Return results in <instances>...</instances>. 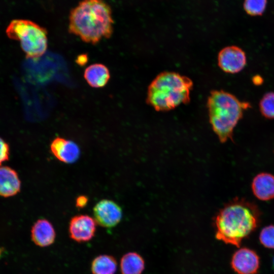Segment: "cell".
I'll use <instances>...</instances> for the list:
<instances>
[{"label": "cell", "mask_w": 274, "mask_h": 274, "mask_svg": "<svg viewBox=\"0 0 274 274\" xmlns=\"http://www.w3.org/2000/svg\"><path fill=\"white\" fill-rule=\"evenodd\" d=\"M259 210L253 203L235 198L227 203L214 219L216 237L239 247L244 238L257 227Z\"/></svg>", "instance_id": "cell-1"}, {"label": "cell", "mask_w": 274, "mask_h": 274, "mask_svg": "<svg viewBox=\"0 0 274 274\" xmlns=\"http://www.w3.org/2000/svg\"><path fill=\"white\" fill-rule=\"evenodd\" d=\"M111 10L103 0H83L69 17V31L83 41L95 44L113 32Z\"/></svg>", "instance_id": "cell-2"}, {"label": "cell", "mask_w": 274, "mask_h": 274, "mask_svg": "<svg viewBox=\"0 0 274 274\" xmlns=\"http://www.w3.org/2000/svg\"><path fill=\"white\" fill-rule=\"evenodd\" d=\"M207 106L210 123L221 143L232 140L234 128L251 107L249 102L222 90L211 92Z\"/></svg>", "instance_id": "cell-3"}, {"label": "cell", "mask_w": 274, "mask_h": 274, "mask_svg": "<svg viewBox=\"0 0 274 274\" xmlns=\"http://www.w3.org/2000/svg\"><path fill=\"white\" fill-rule=\"evenodd\" d=\"M193 82L177 73L159 74L148 87L147 101L156 111H169L190 101Z\"/></svg>", "instance_id": "cell-4"}, {"label": "cell", "mask_w": 274, "mask_h": 274, "mask_svg": "<svg viewBox=\"0 0 274 274\" xmlns=\"http://www.w3.org/2000/svg\"><path fill=\"white\" fill-rule=\"evenodd\" d=\"M6 33L10 39L20 42L27 58H38L46 51L47 32L44 28L31 21L13 20L8 26Z\"/></svg>", "instance_id": "cell-5"}, {"label": "cell", "mask_w": 274, "mask_h": 274, "mask_svg": "<svg viewBox=\"0 0 274 274\" xmlns=\"http://www.w3.org/2000/svg\"><path fill=\"white\" fill-rule=\"evenodd\" d=\"M218 63L220 68L225 73L236 74L242 71L247 64L245 51L236 46H227L219 53Z\"/></svg>", "instance_id": "cell-6"}, {"label": "cell", "mask_w": 274, "mask_h": 274, "mask_svg": "<svg viewBox=\"0 0 274 274\" xmlns=\"http://www.w3.org/2000/svg\"><path fill=\"white\" fill-rule=\"evenodd\" d=\"M93 215L95 222L100 226L112 228L120 222L122 211L121 207L114 201L102 199L94 206Z\"/></svg>", "instance_id": "cell-7"}, {"label": "cell", "mask_w": 274, "mask_h": 274, "mask_svg": "<svg viewBox=\"0 0 274 274\" xmlns=\"http://www.w3.org/2000/svg\"><path fill=\"white\" fill-rule=\"evenodd\" d=\"M96 223L94 219L87 215L73 217L70 221L68 226L70 237L78 243L90 241L95 235Z\"/></svg>", "instance_id": "cell-8"}, {"label": "cell", "mask_w": 274, "mask_h": 274, "mask_svg": "<svg viewBox=\"0 0 274 274\" xmlns=\"http://www.w3.org/2000/svg\"><path fill=\"white\" fill-rule=\"evenodd\" d=\"M259 257L253 250L243 248L232 256L231 265L238 274H255L259 267Z\"/></svg>", "instance_id": "cell-9"}, {"label": "cell", "mask_w": 274, "mask_h": 274, "mask_svg": "<svg viewBox=\"0 0 274 274\" xmlns=\"http://www.w3.org/2000/svg\"><path fill=\"white\" fill-rule=\"evenodd\" d=\"M50 149L57 159L65 163H74L79 159L80 154V148L76 143L60 137L53 140Z\"/></svg>", "instance_id": "cell-10"}, {"label": "cell", "mask_w": 274, "mask_h": 274, "mask_svg": "<svg viewBox=\"0 0 274 274\" xmlns=\"http://www.w3.org/2000/svg\"><path fill=\"white\" fill-rule=\"evenodd\" d=\"M55 237V229L51 223L47 219L38 220L31 227V238L38 246H49L54 242Z\"/></svg>", "instance_id": "cell-11"}, {"label": "cell", "mask_w": 274, "mask_h": 274, "mask_svg": "<svg viewBox=\"0 0 274 274\" xmlns=\"http://www.w3.org/2000/svg\"><path fill=\"white\" fill-rule=\"evenodd\" d=\"M20 189L21 182L16 171L7 166H0V196H13Z\"/></svg>", "instance_id": "cell-12"}, {"label": "cell", "mask_w": 274, "mask_h": 274, "mask_svg": "<svg viewBox=\"0 0 274 274\" xmlns=\"http://www.w3.org/2000/svg\"><path fill=\"white\" fill-rule=\"evenodd\" d=\"M254 195L259 200H269L274 198V176L267 173L258 174L252 183Z\"/></svg>", "instance_id": "cell-13"}, {"label": "cell", "mask_w": 274, "mask_h": 274, "mask_svg": "<svg viewBox=\"0 0 274 274\" xmlns=\"http://www.w3.org/2000/svg\"><path fill=\"white\" fill-rule=\"evenodd\" d=\"M84 77L91 87L101 88L108 83L110 74L106 65L101 63H94L85 70Z\"/></svg>", "instance_id": "cell-14"}, {"label": "cell", "mask_w": 274, "mask_h": 274, "mask_svg": "<svg viewBox=\"0 0 274 274\" xmlns=\"http://www.w3.org/2000/svg\"><path fill=\"white\" fill-rule=\"evenodd\" d=\"M144 268V260L136 252L126 253L121 259L120 269L122 274H141Z\"/></svg>", "instance_id": "cell-15"}, {"label": "cell", "mask_w": 274, "mask_h": 274, "mask_svg": "<svg viewBox=\"0 0 274 274\" xmlns=\"http://www.w3.org/2000/svg\"><path fill=\"white\" fill-rule=\"evenodd\" d=\"M117 267L116 260L109 255H100L96 257L91 265L92 274H115Z\"/></svg>", "instance_id": "cell-16"}, {"label": "cell", "mask_w": 274, "mask_h": 274, "mask_svg": "<svg viewBox=\"0 0 274 274\" xmlns=\"http://www.w3.org/2000/svg\"><path fill=\"white\" fill-rule=\"evenodd\" d=\"M259 109L265 118L274 119V92H267L262 96L259 102Z\"/></svg>", "instance_id": "cell-17"}, {"label": "cell", "mask_w": 274, "mask_h": 274, "mask_svg": "<svg viewBox=\"0 0 274 274\" xmlns=\"http://www.w3.org/2000/svg\"><path fill=\"white\" fill-rule=\"evenodd\" d=\"M266 3L267 0H245L244 8L249 15L258 16L264 12Z\"/></svg>", "instance_id": "cell-18"}, {"label": "cell", "mask_w": 274, "mask_h": 274, "mask_svg": "<svg viewBox=\"0 0 274 274\" xmlns=\"http://www.w3.org/2000/svg\"><path fill=\"white\" fill-rule=\"evenodd\" d=\"M259 240L265 247L274 249V225L264 227L260 233Z\"/></svg>", "instance_id": "cell-19"}, {"label": "cell", "mask_w": 274, "mask_h": 274, "mask_svg": "<svg viewBox=\"0 0 274 274\" xmlns=\"http://www.w3.org/2000/svg\"><path fill=\"white\" fill-rule=\"evenodd\" d=\"M10 147L8 144L0 137V166L9 159Z\"/></svg>", "instance_id": "cell-20"}, {"label": "cell", "mask_w": 274, "mask_h": 274, "mask_svg": "<svg viewBox=\"0 0 274 274\" xmlns=\"http://www.w3.org/2000/svg\"><path fill=\"white\" fill-rule=\"evenodd\" d=\"M88 201V198L86 196L84 195L79 196L76 199V207L78 208H83L87 205Z\"/></svg>", "instance_id": "cell-21"}, {"label": "cell", "mask_w": 274, "mask_h": 274, "mask_svg": "<svg viewBox=\"0 0 274 274\" xmlns=\"http://www.w3.org/2000/svg\"><path fill=\"white\" fill-rule=\"evenodd\" d=\"M77 60H78V63L79 64H84L87 61V56L84 55L79 56Z\"/></svg>", "instance_id": "cell-22"}, {"label": "cell", "mask_w": 274, "mask_h": 274, "mask_svg": "<svg viewBox=\"0 0 274 274\" xmlns=\"http://www.w3.org/2000/svg\"><path fill=\"white\" fill-rule=\"evenodd\" d=\"M259 76L254 77L253 78V82L255 84H257V85L259 84V83H261L262 82V78L260 77V78H258Z\"/></svg>", "instance_id": "cell-23"}, {"label": "cell", "mask_w": 274, "mask_h": 274, "mask_svg": "<svg viewBox=\"0 0 274 274\" xmlns=\"http://www.w3.org/2000/svg\"><path fill=\"white\" fill-rule=\"evenodd\" d=\"M272 266H273V268H274V257H273V259Z\"/></svg>", "instance_id": "cell-24"}]
</instances>
